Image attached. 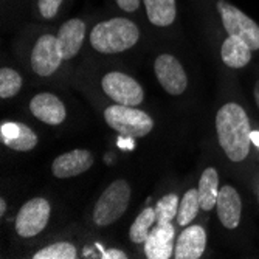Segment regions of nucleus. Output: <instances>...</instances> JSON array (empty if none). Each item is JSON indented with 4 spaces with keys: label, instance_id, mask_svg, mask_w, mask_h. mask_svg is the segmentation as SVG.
I'll return each mask as SVG.
<instances>
[{
    "label": "nucleus",
    "instance_id": "nucleus-10",
    "mask_svg": "<svg viewBox=\"0 0 259 259\" xmlns=\"http://www.w3.org/2000/svg\"><path fill=\"white\" fill-rule=\"evenodd\" d=\"M93 164V155L85 149H75L65 152L55 158L52 164V171L58 179L76 177L89 171Z\"/></svg>",
    "mask_w": 259,
    "mask_h": 259
},
{
    "label": "nucleus",
    "instance_id": "nucleus-21",
    "mask_svg": "<svg viewBox=\"0 0 259 259\" xmlns=\"http://www.w3.org/2000/svg\"><path fill=\"white\" fill-rule=\"evenodd\" d=\"M200 208L199 200V191L197 190H188L179 205V213H177V222L182 227H186L193 219H196Z\"/></svg>",
    "mask_w": 259,
    "mask_h": 259
},
{
    "label": "nucleus",
    "instance_id": "nucleus-25",
    "mask_svg": "<svg viewBox=\"0 0 259 259\" xmlns=\"http://www.w3.org/2000/svg\"><path fill=\"white\" fill-rule=\"evenodd\" d=\"M62 4V0H39V13L44 19H53L58 11H59V7Z\"/></svg>",
    "mask_w": 259,
    "mask_h": 259
},
{
    "label": "nucleus",
    "instance_id": "nucleus-11",
    "mask_svg": "<svg viewBox=\"0 0 259 259\" xmlns=\"http://www.w3.org/2000/svg\"><path fill=\"white\" fill-rule=\"evenodd\" d=\"M218 216L222 225L228 230H234L241 222L242 214V202L239 193L230 185H224L219 191L218 202Z\"/></svg>",
    "mask_w": 259,
    "mask_h": 259
},
{
    "label": "nucleus",
    "instance_id": "nucleus-12",
    "mask_svg": "<svg viewBox=\"0 0 259 259\" xmlns=\"http://www.w3.org/2000/svg\"><path fill=\"white\" fill-rule=\"evenodd\" d=\"M174 234L176 230L172 224H157V227L149 231L145 244V253L149 259H169L174 251Z\"/></svg>",
    "mask_w": 259,
    "mask_h": 259
},
{
    "label": "nucleus",
    "instance_id": "nucleus-14",
    "mask_svg": "<svg viewBox=\"0 0 259 259\" xmlns=\"http://www.w3.org/2000/svg\"><path fill=\"white\" fill-rule=\"evenodd\" d=\"M206 247V233L203 227L193 225L182 231L177 239L174 257L177 259H199Z\"/></svg>",
    "mask_w": 259,
    "mask_h": 259
},
{
    "label": "nucleus",
    "instance_id": "nucleus-5",
    "mask_svg": "<svg viewBox=\"0 0 259 259\" xmlns=\"http://www.w3.org/2000/svg\"><path fill=\"white\" fill-rule=\"evenodd\" d=\"M218 11L228 36H238L251 50H259V25L253 19L225 0L218 2Z\"/></svg>",
    "mask_w": 259,
    "mask_h": 259
},
{
    "label": "nucleus",
    "instance_id": "nucleus-6",
    "mask_svg": "<svg viewBox=\"0 0 259 259\" xmlns=\"http://www.w3.org/2000/svg\"><path fill=\"white\" fill-rule=\"evenodd\" d=\"M101 84H103L104 93L116 104L135 107L143 103L145 92L141 89V85L134 78H131L121 72L107 73L103 78Z\"/></svg>",
    "mask_w": 259,
    "mask_h": 259
},
{
    "label": "nucleus",
    "instance_id": "nucleus-1",
    "mask_svg": "<svg viewBox=\"0 0 259 259\" xmlns=\"http://www.w3.org/2000/svg\"><path fill=\"white\" fill-rule=\"evenodd\" d=\"M216 131L219 145L231 161L247 158L251 146V127L244 107L236 103L224 104L216 115Z\"/></svg>",
    "mask_w": 259,
    "mask_h": 259
},
{
    "label": "nucleus",
    "instance_id": "nucleus-24",
    "mask_svg": "<svg viewBox=\"0 0 259 259\" xmlns=\"http://www.w3.org/2000/svg\"><path fill=\"white\" fill-rule=\"evenodd\" d=\"M22 89V76L11 68L0 70V97L13 98Z\"/></svg>",
    "mask_w": 259,
    "mask_h": 259
},
{
    "label": "nucleus",
    "instance_id": "nucleus-29",
    "mask_svg": "<svg viewBox=\"0 0 259 259\" xmlns=\"http://www.w3.org/2000/svg\"><path fill=\"white\" fill-rule=\"evenodd\" d=\"M5 211H7V202L2 197V199H0V216H5Z\"/></svg>",
    "mask_w": 259,
    "mask_h": 259
},
{
    "label": "nucleus",
    "instance_id": "nucleus-15",
    "mask_svg": "<svg viewBox=\"0 0 259 259\" xmlns=\"http://www.w3.org/2000/svg\"><path fill=\"white\" fill-rule=\"evenodd\" d=\"M0 140L13 151L27 152L36 148L37 135L22 123H4L0 127Z\"/></svg>",
    "mask_w": 259,
    "mask_h": 259
},
{
    "label": "nucleus",
    "instance_id": "nucleus-3",
    "mask_svg": "<svg viewBox=\"0 0 259 259\" xmlns=\"http://www.w3.org/2000/svg\"><path fill=\"white\" fill-rule=\"evenodd\" d=\"M131 186L126 180L112 182L98 199L93 209V221L98 227H109L118 221L129 206Z\"/></svg>",
    "mask_w": 259,
    "mask_h": 259
},
{
    "label": "nucleus",
    "instance_id": "nucleus-16",
    "mask_svg": "<svg viewBox=\"0 0 259 259\" xmlns=\"http://www.w3.org/2000/svg\"><path fill=\"white\" fill-rule=\"evenodd\" d=\"M85 37V23L81 19L67 20L59 30L58 42L64 59H72L81 50Z\"/></svg>",
    "mask_w": 259,
    "mask_h": 259
},
{
    "label": "nucleus",
    "instance_id": "nucleus-28",
    "mask_svg": "<svg viewBox=\"0 0 259 259\" xmlns=\"http://www.w3.org/2000/svg\"><path fill=\"white\" fill-rule=\"evenodd\" d=\"M254 101H256V106H257V109H259V81L254 84Z\"/></svg>",
    "mask_w": 259,
    "mask_h": 259
},
{
    "label": "nucleus",
    "instance_id": "nucleus-23",
    "mask_svg": "<svg viewBox=\"0 0 259 259\" xmlns=\"http://www.w3.org/2000/svg\"><path fill=\"white\" fill-rule=\"evenodd\" d=\"M34 259H75L76 248L70 242H56L34 253Z\"/></svg>",
    "mask_w": 259,
    "mask_h": 259
},
{
    "label": "nucleus",
    "instance_id": "nucleus-17",
    "mask_svg": "<svg viewBox=\"0 0 259 259\" xmlns=\"http://www.w3.org/2000/svg\"><path fill=\"white\" fill-rule=\"evenodd\" d=\"M251 49L238 36H228L221 49V56L225 65L231 68H242L251 59Z\"/></svg>",
    "mask_w": 259,
    "mask_h": 259
},
{
    "label": "nucleus",
    "instance_id": "nucleus-22",
    "mask_svg": "<svg viewBox=\"0 0 259 259\" xmlns=\"http://www.w3.org/2000/svg\"><path fill=\"white\" fill-rule=\"evenodd\" d=\"M179 196L177 194H166L161 197L155 205V222L157 224H169L179 213Z\"/></svg>",
    "mask_w": 259,
    "mask_h": 259
},
{
    "label": "nucleus",
    "instance_id": "nucleus-19",
    "mask_svg": "<svg viewBox=\"0 0 259 259\" xmlns=\"http://www.w3.org/2000/svg\"><path fill=\"white\" fill-rule=\"evenodd\" d=\"M145 7L151 23L157 27L171 25L177 14L176 0H145Z\"/></svg>",
    "mask_w": 259,
    "mask_h": 259
},
{
    "label": "nucleus",
    "instance_id": "nucleus-27",
    "mask_svg": "<svg viewBox=\"0 0 259 259\" xmlns=\"http://www.w3.org/2000/svg\"><path fill=\"white\" fill-rule=\"evenodd\" d=\"M103 257H115V259H126V253L120 251V250H109L103 254Z\"/></svg>",
    "mask_w": 259,
    "mask_h": 259
},
{
    "label": "nucleus",
    "instance_id": "nucleus-18",
    "mask_svg": "<svg viewBox=\"0 0 259 259\" xmlns=\"http://www.w3.org/2000/svg\"><path fill=\"white\" fill-rule=\"evenodd\" d=\"M197 191H199V200L202 209L209 211L216 206L218 196H219V176L216 168H206L202 172Z\"/></svg>",
    "mask_w": 259,
    "mask_h": 259
},
{
    "label": "nucleus",
    "instance_id": "nucleus-30",
    "mask_svg": "<svg viewBox=\"0 0 259 259\" xmlns=\"http://www.w3.org/2000/svg\"><path fill=\"white\" fill-rule=\"evenodd\" d=\"M251 141H254V143L259 145V134H253L251 132Z\"/></svg>",
    "mask_w": 259,
    "mask_h": 259
},
{
    "label": "nucleus",
    "instance_id": "nucleus-7",
    "mask_svg": "<svg viewBox=\"0 0 259 259\" xmlns=\"http://www.w3.org/2000/svg\"><path fill=\"white\" fill-rule=\"evenodd\" d=\"M50 203L42 197L28 200L16 218V231L22 238H33L49 224Z\"/></svg>",
    "mask_w": 259,
    "mask_h": 259
},
{
    "label": "nucleus",
    "instance_id": "nucleus-26",
    "mask_svg": "<svg viewBox=\"0 0 259 259\" xmlns=\"http://www.w3.org/2000/svg\"><path fill=\"white\" fill-rule=\"evenodd\" d=\"M116 4H118V7L127 13H134L138 10L140 7V0H116Z\"/></svg>",
    "mask_w": 259,
    "mask_h": 259
},
{
    "label": "nucleus",
    "instance_id": "nucleus-20",
    "mask_svg": "<svg viewBox=\"0 0 259 259\" xmlns=\"http://www.w3.org/2000/svg\"><path fill=\"white\" fill-rule=\"evenodd\" d=\"M154 222H155V209L154 208H145L138 214V218L135 219V222L131 227V231H129L131 241L135 244L146 242L148 234H149V228Z\"/></svg>",
    "mask_w": 259,
    "mask_h": 259
},
{
    "label": "nucleus",
    "instance_id": "nucleus-4",
    "mask_svg": "<svg viewBox=\"0 0 259 259\" xmlns=\"http://www.w3.org/2000/svg\"><path fill=\"white\" fill-rule=\"evenodd\" d=\"M104 120L113 131L131 138L146 137L154 127V120L146 112L121 104L109 106L104 110Z\"/></svg>",
    "mask_w": 259,
    "mask_h": 259
},
{
    "label": "nucleus",
    "instance_id": "nucleus-8",
    "mask_svg": "<svg viewBox=\"0 0 259 259\" xmlns=\"http://www.w3.org/2000/svg\"><path fill=\"white\" fill-rule=\"evenodd\" d=\"M62 53L59 49L58 36L42 34L31 53V67L39 76H50L59 68L62 62Z\"/></svg>",
    "mask_w": 259,
    "mask_h": 259
},
{
    "label": "nucleus",
    "instance_id": "nucleus-13",
    "mask_svg": "<svg viewBox=\"0 0 259 259\" xmlns=\"http://www.w3.org/2000/svg\"><path fill=\"white\" fill-rule=\"evenodd\" d=\"M30 110L37 120L58 126L65 120V106L53 93H39L30 103Z\"/></svg>",
    "mask_w": 259,
    "mask_h": 259
},
{
    "label": "nucleus",
    "instance_id": "nucleus-9",
    "mask_svg": "<svg viewBox=\"0 0 259 259\" xmlns=\"http://www.w3.org/2000/svg\"><path fill=\"white\" fill-rule=\"evenodd\" d=\"M154 70L158 82L169 95H182L186 90L188 78L177 58L171 55H160L155 59Z\"/></svg>",
    "mask_w": 259,
    "mask_h": 259
},
{
    "label": "nucleus",
    "instance_id": "nucleus-2",
    "mask_svg": "<svg viewBox=\"0 0 259 259\" xmlns=\"http://www.w3.org/2000/svg\"><path fill=\"white\" fill-rule=\"evenodd\" d=\"M140 30L124 17H115L100 22L90 33V44L100 53L113 55L126 52L138 42Z\"/></svg>",
    "mask_w": 259,
    "mask_h": 259
}]
</instances>
